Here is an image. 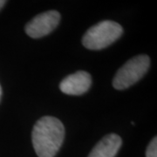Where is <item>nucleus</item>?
I'll return each mask as SVG.
<instances>
[{
	"label": "nucleus",
	"mask_w": 157,
	"mask_h": 157,
	"mask_svg": "<svg viewBox=\"0 0 157 157\" xmlns=\"http://www.w3.org/2000/svg\"><path fill=\"white\" fill-rule=\"evenodd\" d=\"M122 26L112 20H104L89 28L82 38V44L89 50L104 49L121 38Z\"/></svg>",
	"instance_id": "obj_2"
},
{
	"label": "nucleus",
	"mask_w": 157,
	"mask_h": 157,
	"mask_svg": "<svg viewBox=\"0 0 157 157\" xmlns=\"http://www.w3.org/2000/svg\"><path fill=\"white\" fill-rule=\"evenodd\" d=\"M60 17V13L53 10L40 13L26 24L25 33L33 39L45 37L59 25Z\"/></svg>",
	"instance_id": "obj_4"
},
{
	"label": "nucleus",
	"mask_w": 157,
	"mask_h": 157,
	"mask_svg": "<svg viewBox=\"0 0 157 157\" xmlns=\"http://www.w3.org/2000/svg\"><path fill=\"white\" fill-rule=\"evenodd\" d=\"M122 144L121 138L118 135L110 134L104 136L93 150L88 157H114Z\"/></svg>",
	"instance_id": "obj_6"
},
{
	"label": "nucleus",
	"mask_w": 157,
	"mask_h": 157,
	"mask_svg": "<svg viewBox=\"0 0 157 157\" xmlns=\"http://www.w3.org/2000/svg\"><path fill=\"white\" fill-rule=\"evenodd\" d=\"M6 3V1L5 0H0V10H1V8L3 7V6H5V4Z\"/></svg>",
	"instance_id": "obj_8"
},
{
	"label": "nucleus",
	"mask_w": 157,
	"mask_h": 157,
	"mask_svg": "<svg viewBox=\"0 0 157 157\" xmlns=\"http://www.w3.org/2000/svg\"><path fill=\"white\" fill-rule=\"evenodd\" d=\"M146 157H157V138L154 137L146 150Z\"/></svg>",
	"instance_id": "obj_7"
},
{
	"label": "nucleus",
	"mask_w": 157,
	"mask_h": 157,
	"mask_svg": "<svg viewBox=\"0 0 157 157\" xmlns=\"http://www.w3.org/2000/svg\"><path fill=\"white\" fill-rule=\"evenodd\" d=\"M1 95H2V88H1V86H0V99H1Z\"/></svg>",
	"instance_id": "obj_9"
},
{
	"label": "nucleus",
	"mask_w": 157,
	"mask_h": 157,
	"mask_svg": "<svg viewBox=\"0 0 157 157\" xmlns=\"http://www.w3.org/2000/svg\"><path fill=\"white\" fill-rule=\"evenodd\" d=\"M150 59L147 55H138L127 61L115 74L113 86L116 90H125L135 85L147 72Z\"/></svg>",
	"instance_id": "obj_3"
},
{
	"label": "nucleus",
	"mask_w": 157,
	"mask_h": 157,
	"mask_svg": "<svg viewBox=\"0 0 157 157\" xmlns=\"http://www.w3.org/2000/svg\"><path fill=\"white\" fill-rule=\"evenodd\" d=\"M92 85V77L84 71H78L67 76L60 82L59 89L67 95H81L86 94Z\"/></svg>",
	"instance_id": "obj_5"
},
{
	"label": "nucleus",
	"mask_w": 157,
	"mask_h": 157,
	"mask_svg": "<svg viewBox=\"0 0 157 157\" xmlns=\"http://www.w3.org/2000/svg\"><path fill=\"white\" fill-rule=\"evenodd\" d=\"M65 138V127L58 118L44 116L35 123L32 133L33 145L39 157H54Z\"/></svg>",
	"instance_id": "obj_1"
}]
</instances>
